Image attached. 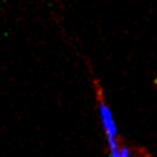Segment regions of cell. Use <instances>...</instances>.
<instances>
[{
  "label": "cell",
  "mask_w": 157,
  "mask_h": 157,
  "mask_svg": "<svg viewBox=\"0 0 157 157\" xmlns=\"http://www.w3.org/2000/svg\"><path fill=\"white\" fill-rule=\"evenodd\" d=\"M121 156H122V157H130V156H131L130 149H128V148H123V149L121 151Z\"/></svg>",
  "instance_id": "3"
},
{
  "label": "cell",
  "mask_w": 157,
  "mask_h": 157,
  "mask_svg": "<svg viewBox=\"0 0 157 157\" xmlns=\"http://www.w3.org/2000/svg\"><path fill=\"white\" fill-rule=\"evenodd\" d=\"M110 143V148H111V157H122L121 156V151L118 149V144L115 139H109Z\"/></svg>",
  "instance_id": "2"
},
{
  "label": "cell",
  "mask_w": 157,
  "mask_h": 157,
  "mask_svg": "<svg viewBox=\"0 0 157 157\" xmlns=\"http://www.w3.org/2000/svg\"><path fill=\"white\" fill-rule=\"evenodd\" d=\"M100 110H101L102 122H104V126H105V130L107 132V136H109V139H117L118 131H117V126L114 123V119H113V115H111L110 109L104 104V102H101Z\"/></svg>",
  "instance_id": "1"
}]
</instances>
